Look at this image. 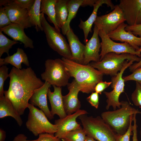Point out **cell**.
<instances>
[{
    "instance_id": "obj_1",
    "label": "cell",
    "mask_w": 141,
    "mask_h": 141,
    "mask_svg": "<svg viewBox=\"0 0 141 141\" xmlns=\"http://www.w3.org/2000/svg\"><path fill=\"white\" fill-rule=\"evenodd\" d=\"M8 90L4 96L13 105L18 113L23 115L28 107V101L34 91L44 84L37 77L30 67L21 69L13 67L9 74Z\"/></svg>"
},
{
    "instance_id": "obj_2",
    "label": "cell",
    "mask_w": 141,
    "mask_h": 141,
    "mask_svg": "<svg viewBox=\"0 0 141 141\" xmlns=\"http://www.w3.org/2000/svg\"><path fill=\"white\" fill-rule=\"evenodd\" d=\"M65 68L70 77H73L80 86V91L89 94L95 91L97 84L102 81L104 75L89 64L75 62L62 57Z\"/></svg>"
},
{
    "instance_id": "obj_3",
    "label": "cell",
    "mask_w": 141,
    "mask_h": 141,
    "mask_svg": "<svg viewBox=\"0 0 141 141\" xmlns=\"http://www.w3.org/2000/svg\"><path fill=\"white\" fill-rule=\"evenodd\" d=\"M120 102V108L103 112L101 117L115 134H123L129 127L131 115L141 114V111L131 106L127 101Z\"/></svg>"
},
{
    "instance_id": "obj_4",
    "label": "cell",
    "mask_w": 141,
    "mask_h": 141,
    "mask_svg": "<svg viewBox=\"0 0 141 141\" xmlns=\"http://www.w3.org/2000/svg\"><path fill=\"white\" fill-rule=\"evenodd\" d=\"M84 114L78 117L86 135L97 141H115V133L101 117L88 116Z\"/></svg>"
},
{
    "instance_id": "obj_5",
    "label": "cell",
    "mask_w": 141,
    "mask_h": 141,
    "mask_svg": "<svg viewBox=\"0 0 141 141\" xmlns=\"http://www.w3.org/2000/svg\"><path fill=\"white\" fill-rule=\"evenodd\" d=\"M141 59V58L130 54L110 52L106 54L99 61L92 62L89 64L104 75L113 77L116 75L120 71L126 60H133L137 62Z\"/></svg>"
},
{
    "instance_id": "obj_6",
    "label": "cell",
    "mask_w": 141,
    "mask_h": 141,
    "mask_svg": "<svg viewBox=\"0 0 141 141\" xmlns=\"http://www.w3.org/2000/svg\"><path fill=\"white\" fill-rule=\"evenodd\" d=\"M45 65V71L41 74L42 80L58 87L67 85L70 76L66 70L61 59H47Z\"/></svg>"
},
{
    "instance_id": "obj_7",
    "label": "cell",
    "mask_w": 141,
    "mask_h": 141,
    "mask_svg": "<svg viewBox=\"0 0 141 141\" xmlns=\"http://www.w3.org/2000/svg\"><path fill=\"white\" fill-rule=\"evenodd\" d=\"M40 20L49 46L63 57L70 60L71 54L70 49L65 38L60 32L48 23L44 14L42 13H40Z\"/></svg>"
},
{
    "instance_id": "obj_8",
    "label": "cell",
    "mask_w": 141,
    "mask_h": 141,
    "mask_svg": "<svg viewBox=\"0 0 141 141\" xmlns=\"http://www.w3.org/2000/svg\"><path fill=\"white\" fill-rule=\"evenodd\" d=\"M27 108L29 111L26 126L35 136L45 133L54 134L57 131V126L49 121L43 111L30 103Z\"/></svg>"
},
{
    "instance_id": "obj_9",
    "label": "cell",
    "mask_w": 141,
    "mask_h": 141,
    "mask_svg": "<svg viewBox=\"0 0 141 141\" xmlns=\"http://www.w3.org/2000/svg\"><path fill=\"white\" fill-rule=\"evenodd\" d=\"M134 61L133 60L129 61L126 60L120 71L116 75L111 78V87L113 90L110 92H103L107 98L105 107L107 110H108L111 107L114 110H116L117 108L118 109L120 108L121 103L119 101V97L121 94L124 92L125 86V81L122 74L126 69L133 64Z\"/></svg>"
},
{
    "instance_id": "obj_10",
    "label": "cell",
    "mask_w": 141,
    "mask_h": 141,
    "mask_svg": "<svg viewBox=\"0 0 141 141\" xmlns=\"http://www.w3.org/2000/svg\"><path fill=\"white\" fill-rule=\"evenodd\" d=\"M98 35L101 40L100 61L106 54L110 52L118 54L129 53L141 58V48L139 50L137 51L127 43H119L115 42L101 30H99Z\"/></svg>"
},
{
    "instance_id": "obj_11",
    "label": "cell",
    "mask_w": 141,
    "mask_h": 141,
    "mask_svg": "<svg viewBox=\"0 0 141 141\" xmlns=\"http://www.w3.org/2000/svg\"><path fill=\"white\" fill-rule=\"evenodd\" d=\"M125 21L126 20L122 9L118 5H116L110 13L97 16L94 24L99 30H102L108 35Z\"/></svg>"
},
{
    "instance_id": "obj_12",
    "label": "cell",
    "mask_w": 141,
    "mask_h": 141,
    "mask_svg": "<svg viewBox=\"0 0 141 141\" xmlns=\"http://www.w3.org/2000/svg\"><path fill=\"white\" fill-rule=\"evenodd\" d=\"M87 113L86 110L80 109L73 114L67 115L63 118L55 120L54 124L57 126V130L54 134L55 136L61 139L68 132L81 128L76 119L81 115Z\"/></svg>"
},
{
    "instance_id": "obj_13",
    "label": "cell",
    "mask_w": 141,
    "mask_h": 141,
    "mask_svg": "<svg viewBox=\"0 0 141 141\" xmlns=\"http://www.w3.org/2000/svg\"><path fill=\"white\" fill-rule=\"evenodd\" d=\"M118 5L128 25L141 24V0H120Z\"/></svg>"
},
{
    "instance_id": "obj_14",
    "label": "cell",
    "mask_w": 141,
    "mask_h": 141,
    "mask_svg": "<svg viewBox=\"0 0 141 141\" xmlns=\"http://www.w3.org/2000/svg\"><path fill=\"white\" fill-rule=\"evenodd\" d=\"M12 23L18 24L24 29L31 27V22L28 10L20 6L14 0L10 1L4 6Z\"/></svg>"
},
{
    "instance_id": "obj_15",
    "label": "cell",
    "mask_w": 141,
    "mask_h": 141,
    "mask_svg": "<svg viewBox=\"0 0 141 141\" xmlns=\"http://www.w3.org/2000/svg\"><path fill=\"white\" fill-rule=\"evenodd\" d=\"M69 93L63 96L64 108L67 115L73 114L79 110L81 107L80 102L78 98V95L81 88L74 79L67 85Z\"/></svg>"
},
{
    "instance_id": "obj_16",
    "label": "cell",
    "mask_w": 141,
    "mask_h": 141,
    "mask_svg": "<svg viewBox=\"0 0 141 141\" xmlns=\"http://www.w3.org/2000/svg\"><path fill=\"white\" fill-rule=\"evenodd\" d=\"M93 30V33L92 37L85 45L83 63L84 65H87L91 61L98 62L100 60L99 52L101 45L99 37V30L94 25Z\"/></svg>"
},
{
    "instance_id": "obj_17",
    "label": "cell",
    "mask_w": 141,
    "mask_h": 141,
    "mask_svg": "<svg viewBox=\"0 0 141 141\" xmlns=\"http://www.w3.org/2000/svg\"><path fill=\"white\" fill-rule=\"evenodd\" d=\"M51 85L45 81L42 86L34 91L30 100V104L38 107L50 120L54 118L48 108L47 99L48 90Z\"/></svg>"
},
{
    "instance_id": "obj_18",
    "label": "cell",
    "mask_w": 141,
    "mask_h": 141,
    "mask_svg": "<svg viewBox=\"0 0 141 141\" xmlns=\"http://www.w3.org/2000/svg\"><path fill=\"white\" fill-rule=\"evenodd\" d=\"M127 25V24L123 23L108 35L112 40L127 43L138 51L141 48V37L126 31L125 28Z\"/></svg>"
},
{
    "instance_id": "obj_19",
    "label": "cell",
    "mask_w": 141,
    "mask_h": 141,
    "mask_svg": "<svg viewBox=\"0 0 141 141\" xmlns=\"http://www.w3.org/2000/svg\"><path fill=\"white\" fill-rule=\"evenodd\" d=\"M0 29V31L10 37L14 40L23 43L24 48H34L33 40L26 36L24 31V28L20 25L11 23Z\"/></svg>"
},
{
    "instance_id": "obj_20",
    "label": "cell",
    "mask_w": 141,
    "mask_h": 141,
    "mask_svg": "<svg viewBox=\"0 0 141 141\" xmlns=\"http://www.w3.org/2000/svg\"><path fill=\"white\" fill-rule=\"evenodd\" d=\"M54 91L52 92L49 89L47 96L51 107V114L54 117L55 115H58L60 118H63L67 115L64 110L63 104L62 89L55 85L52 86Z\"/></svg>"
},
{
    "instance_id": "obj_21",
    "label": "cell",
    "mask_w": 141,
    "mask_h": 141,
    "mask_svg": "<svg viewBox=\"0 0 141 141\" xmlns=\"http://www.w3.org/2000/svg\"><path fill=\"white\" fill-rule=\"evenodd\" d=\"M66 35L71 52L70 60L77 63L83 64L85 45L80 42L71 27L67 32Z\"/></svg>"
},
{
    "instance_id": "obj_22",
    "label": "cell",
    "mask_w": 141,
    "mask_h": 141,
    "mask_svg": "<svg viewBox=\"0 0 141 141\" xmlns=\"http://www.w3.org/2000/svg\"><path fill=\"white\" fill-rule=\"evenodd\" d=\"M106 4L108 7H110L111 10H113L115 5L111 0H97L93 5V11L88 19L84 21L80 19V23L79 25V28L83 30L84 35V42L86 44L88 41L87 38L90 32H92V27L97 16L98 11L99 7L103 4Z\"/></svg>"
},
{
    "instance_id": "obj_23",
    "label": "cell",
    "mask_w": 141,
    "mask_h": 141,
    "mask_svg": "<svg viewBox=\"0 0 141 141\" xmlns=\"http://www.w3.org/2000/svg\"><path fill=\"white\" fill-rule=\"evenodd\" d=\"M10 116L14 118L19 126L23 124L20 115L15 109L12 104L5 96L0 97V118Z\"/></svg>"
},
{
    "instance_id": "obj_24",
    "label": "cell",
    "mask_w": 141,
    "mask_h": 141,
    "mask_svg": "<svg viewBox=\"0 0 141 141\" xmlns=\"http://www.w3.org/2000/svg\"><path fill=\"white\" fill-rule=\"evenodd\" d=\"M68 1L67 0H57L55 5L56 20L60 29L64 25L67 19Z\"/></svg>"
},
{
    "instance_id": "obj_25",
    "label": "cell",
    "mask_w": 141,
    "mask_h": 141,
    "mask_svg": "<svg viewBox=\"0 0 141 141\" xmlns=\"http://www.w3.org/2000/svg\"><path fill=\"white\" fill-rule=\"evenodd\" d=\"M4 61L10 64L16 68L21 69V63H23L27 66H30L29 61L26 53L23 49L18 48L16 52L13 55L8 56L4 58Z\"/></svg>"
},
{
    "instance_id": "obj_26",
    "label": "cell",
    "mask_w": 141,
    "mask_h": 141,
    "mask_svg": "<svg viewBox=\"0 0 141 141\" xmlns=\"http://www.w3.org/2000/svg\"><path fill=\"white\" fill-rule=\"evenodd\" d=\"M57 0H41L40 8V13L46 14L50 22L53 24L54 27L60 32L56 23L55 17V5Z\"/></svg>"
},
{
    "instance_id": "obj_27",
    "label": "cell",
    "mask_w": 141,
    "mask_h": 141,
    "mask_svg": "<svg viewBox=\"0 0 141 141\" xmlns=\"http://www.w3.org/2000/svg\"><path fill=\"white\" fill-rule=\"evenodd\" d=\"M84 0H68V15L67 21L61 28L63 34H66L70 29V23L72 19L76 16L80 6H81Z\"/></svg>"
},
{
    "instance_id": "obj_28",
    "label": "cell",
    "mask_w": 141,
    "mask_h": 141,
    "mask_svg": "<svg viewBox=\"0 0 141 141\" xmlns=\"http://www.w3.org/2000/svg\"><path fill=\"white\" fill-rule=\"evenodd\" d=\"M41 0H35L34 4L28 11L30 20L32 25L36 31H43L40 20V8Z\"/></svg>"
},
{
    "instance_id": "obj_29",
    "label": "cell",
    "mask_w": 141,
    "mask_h": 141,
    "mask_svg": "<svg viewBox=\"0 0 141 141\" xmlns=\"http://www.w3.org/2000/svg\"><path fill=\"white\" fill-rule=\"evenodd\" d=\"M86 136L85 131L81 127L68 132L61 139L63 141H85Z\"/></svg>"
},
{
    "instance_id": "obj_30",
    "label": "cell",
    "mask_w": 141,
    "mask_h": 141,
    "mask_svg": "<svg viewBox=\"0 0 141 141\" xmlns=\"http://www.w3.org/2000/svg\"><path fill=\"white\" fill-rule=\"evenodd\" d=\"M19 43L18 41L11 40L7 38L0 31V57L4 53L9 56V50L14 45Z\"/></svg>"
},
{
    "instance_id": "obj_31",
    "label": "cell",
    "mask_w": 141,
    "mask_h": 141,
    "mask_svg": "<svg viewBox=\"0 0 141 141\" xmlns=\"http://www.w3.org/2000/svg\"><path fill=\"white\" fill-rule=\"evenodd\" d=\"M131 99L137 106H141V84L136 82L135 90L131 95Z\"/></svg>"
},
{
    "instance_id": "obj_32",
    "label": "cell",
    "mask_w": 141,
    "mask_h": 141,
    "mask_svg": "<svg viewBox=\"0 0 141 141\" xmlns=\"http://www.w3.org/2000/svg\"><path fill=\"white\" fill-rule=\"evenodd\" d=\"M8 70V68L5 65L0 68V97L3 96L4 94L3 86L4 81L9 77Z\"/></svg>"
},
{
    "instance_id": "obj_33",
    "label": "cell",
    "mask_w": 141,
    "mask_h": 141,
    "mask_svg": "<svg viewBox=\"0 0 141 141\" xmlns=\"http://www.w3.org/2000/svg\"><path fill=\"white\" fill-rule=\"evenodd\" d=\"M133 115L131 116L130 125L126 132L123 134H115V141H130V136L133 134L132 122Z\"/></svg>"
},
{
    "instance_id": "obj_34",
    "label": "cell",
    "mask_w": 141,
    "mask_h": 141,
    "mask_svg": "<svg viewBox=\"0 0 141 141\" xmlns=\"http://www.w3.org/2000/svg\"><path fill=\"white\" fill-rule=\"evenodd\" d=\"M123 78L125 82L133 80L141 84V67L135 70L131 74L123 77Z\"/></svg>"
},
{
    "instance_id": "obj_35",
    "label": "cell",
    "mask_w": 141,
    "mask_h": 141,
    "mask_svg": "<svg viewBox=\"0 0 141 141\" xmlns=\"http://www.w3.org/2000/svg\"><path fill=\"white\" fill-rule=\"evenodd\" d=\"M11 23L5 9L4 7H1L0 9V28L7 26Z\"/></svg>"
},
{
    "instance_id": "obj_36",
    "label": "cell",
    "mask_w": 141,
    "mask_h": 141,
    "mask_svg": "<svg viewBox=\"0 0 141 141\" xmlns=\"http://www.w3.org/2000/svg\"><path fill=\"white\" fill-rule=\"evenodd\" d=\"M87 100L91 106L98 109L99 105L98 94L96 92H93L86 98Z\"/></svg>"
},
{
    "instance_id": "obj_37",
    "label": "cell",
    "mask_w": 141,
    "mask_h": 141,
    "mask_svg": "<svg viewBox=\"0 0 141 141\" xmlns=\"http://www.w3.org/2000/svg\"><path fill=\"white\" fill-rule=\"evenodd\" d=\"M38 141H61V139L56 137L54 134L43 133L39 135Z\"/></svg>"
},
{
    "instance_id": "obj_38",
    "label": "cell",
    "mask_w": 141,
    "mask_h": 141,
    "mask_svg": "<svg viewBox=\"0 0 141 141\" xmlns=\"http://www.w3.org/2000/svg\"><path fill=\"white\" fill-rule=\"evenodd\" d=\"M125 29L130 32L136 36L141 37V24L132 26L127 25Z\"/></svg>"
},
{
    "instance_id": "obj_39",
    "label": "cell",
    "mask_w": 141,
    "mask_h": 141,
    "mask_svg": "<svg viewBox=\"0 0 141 141\" xmlns=\"http://www.w3.org/2000/svg\"><path fill=\"white\" fill-rule=\"evenodd\" d=\"M111 81L107 82L103 81H100L96 85L95 89V91L101 94L104 90L108 87L111 84Z\"/></svg>"
},
{
    "instance_id": "obj_40",
    "label": "cell",
    "mask_w": 141,
    "mask_h": 141,
    "mask_svg": "<svg viewBox=\"0 0 141 141\" xmlns=\"http://www.w3.org/2000/svg\"><path fill=\"white\" fill-rule=\"evenodd\" d=\"M14 1L21 7L28 10L33 5L35 0H15Z\"/></svg>"
},
{
    "instance_id": "obj_41",
    "label": "cell",
    "mask_w": 141,
    "mask_h": 141,
    "mask_svg": "<svg viewBox=\"0 0 141 141\" xmlns=\"http://www.w3.org/2000/svg\"><path fill=\"white\" fill-rule=\"evenodd\" d=\"M136 115V114H134L133 115V124L132 125V141H138L137 137V128L138 126L137 124Z\"/></svg>"
},
{
    "instance_id": "obj_42",
    "label": "cell",
    "mask_w": 141,
    "mask_h": 141,
    "mask_svg": "<svg viewBox=\"0 0 141 141\" xmlns=\"http://www.w3.org/2000/svg\"><path fill=\"white\" fill-rule=\"evenodd\" d=\"M27 137L24 134H19L15 136L13 141H38V139L33 140H27Z\"/></svg>"
},
{
    "instance_id": "obj_43",
    "label": "cell",
    "mask_w": 141,
    "mask_h": 141,
    "mask_svg": "<svg viewBox=\"0 0 141 141\" xmlns=\"http://www.w3.org/2000/svg\"><path fill=\"white\" fill-rule=\"evenodd\" d=\"M97 0H84L81 6L85 7L87 6H93Z\"/></svg>"
},
{
    "instance_id": "obj_44",
    "label": "cell",
    "mask_w": 141,
    "mask_h": 141,
    "mask_svg": "<svg viewBox=\"0 0 141 141\" xmlns=\"http://www.w3.org/2000/svg\"><path fill=\"white\" fill-rule=\"evenodd\" d=\"M141 67V59L139 62L133 63L129 67V69L130 71L132 72L136 69Z\"/></svg>"
},
{
    "instance_id": "obj_45",
    "label": "cell",
    "mask_w": 141,
    "mask_h": 141,
    "mask_svg": "<svg viewBox=\"0 0 141 141\" xmlns=\"http://www.w3.org/2000/svg\"><path fill=\"white\" fill-rule=\"evenodd\" d=\"M6 132L2 129H0V141H5L6 138Z\"/></svg>"
},
{
    "instance_id": "obj_46",
    "label": "cell",
    "mask_w": 141,
    "mask_h": 141,
    "mask_svg": "<svg viewBox=\"0 0 141 141\" xmlns=\"http://www.w3.org/2000/svg\"><path fill=\"white\" fill-rule=\"evenodd\" d=\"M10 0H4L0 1V6L3 5L4 6L7 4L10 1Z\"/></svg>"
},
{
    "instance_id": "obj_47",
    "label": "cell",
    "mask_w": 141,
    "mask_h": 141,
    "mask_svg": "<svg viewBox=\"0 0 141 141\" xmlns=\"http://www.w3.org/2000/svg\"><path fill=\"white\" fill-rule=\"evenodd\" d=\"M8 64L5 62L4 61V58H0V67H1L2 66Z\"/></svg>"
},
{
    "instance_id": "obj_48",
    "label": "cell",
    "mask_w": 141,
    "mask_h": 141,
    "mask_svg": "<svg viewBox=\"0 0 141 141\" xmlns=\"http://www.w3.org/2000/svg\"><path fill=\"white\" fill-rule=\"evenodd\" d=\"M85 141H97L92 137L86 136Z\"/></svg>"
},
{
    "instance_id": "obj_49",
    "label": "cell",
    "mask_w": 141,
    "mask_h": 141,
    "mask_svg": "<svg viewBox=\"0 0 141 141\" xmlns=\"http://www.w3.org/2000/svg\"><path fill=\"white\" fill-rule=\"evenodd\" d=\"M139 133H140V137L141 138V127L140 128V131H139Z\"/></svg>"
}]
</instances>
